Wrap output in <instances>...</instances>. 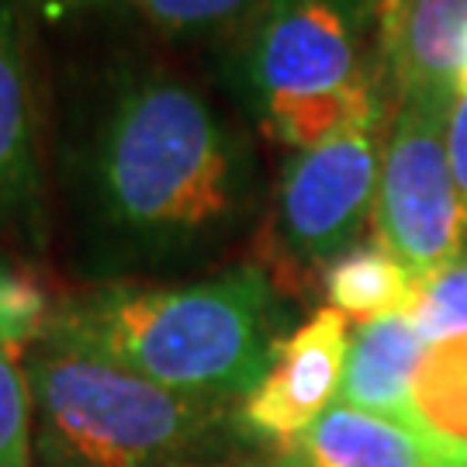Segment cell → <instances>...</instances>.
<instances>
[{
    "mask_svg": "<svg viewBox=\"0 0 467 467\" xmlns=\"http://www.w3.org/2000/svg\"><path fill=\"white\" fill-rule=\"evenodd\" d=\"M218 80L291 152L391 115L378 0H267L222 42Z\"/></svg>",
    "mask_w": 467,
    "mask_h": 467,
    "instance_id": "3957f363",
    "label": "cell"
},
{
    "mask_svg": "<svg viewBox=\"0 0 467 467\" xmlns=\"http://www.w3.org/2000/svg\"><path fill=\"white\" fill-rule=\"evenodd\" d=\"M73 270L87 284L212 274L260 215L250 135L198 84L121 56L73 98L59 135Z\"/></svg>",
    "mask_w": 467,
    "mask_h": 467,
    "instance_id": "6da1fadb",
    "label": "cell"
},
{
    "mask_svg": "<svg viewBox=\"0 0 467 467\" xmlns=\"http://www.w3.org/2000/svg\"><path fill=\"white\" fill-rule=\"evenodd\" d=\"M204 467H274L267 461V464H256V461H250V457H239V461H222V464H204Z\"/></svg>",
    "mask_w": 467,
    "mask_h": 467,
    "instance_id": "ffe728a7",
    "label": "cell"
},
{
    "mask_svg": "<svg viewBox=\"0 0 467 467\" xmlns=\"http://www.w3.org/2000/svg\"><path fill=\"white\" fill-rule=\"evenodd\" d=\"M422 467H467V440H453L426 430V461Z\"/></svg>",
    "mask_w": 467,
    "mask_h": 467,
    "instance_id": "d6986e66",
    "label": "cell"
},
{
    "mask_svg": "<svg viewBox=\"0 0 467 467\" xmlns=\"http://www.w3.org/2000/svg\"><path fill=\"white\" fill-rule=\"evenodd\" d=\"M422 353H426V339L419 336L409 312L360 322L350 333L336 405L405 422V426L422 422L412 401V384H416Z\"/></svg>",
    "mask_w": 467,
    "mask_h": 467,
    "instance_id": "30bf717a",
    "label": "cell"
},
{
    "mask_svg": "<svg viewBox=\"0 0 467 467\" xmlns=\"http://www.w3.org/2000/svg\"><path fill=\"white\" fill-rule=\"evenodd\" d=\"M350 347V318L316 308L281 339L264 381L239 405V422L253 443L284 447L312 430L339 401Z\"/></svg>",
    "mask_w": 467,
    "mask_h": 467,
    "instance_id": "ba28073f",
    "label": "cell"
},
{
    "mask_svg": "<svg viewBox=\"0 0 467 467\" xmlns=\"http://www.w3.org/2000/svg\"><path fill=\"white\" fill-rule=\"evenodd\" d=\"M409 316L416 322L419 336L426 339V347L467 333V246L457 260L416 284Z\"/></svg>",
    "mask_w": 467,
    "mask_h": 467,
    "instance_id": "5bb4252c",
    "label": "cell"
},
{
    "mask_svg": "<svg viewBox=\"0 0 467 467\" xmlns=\"http://www.w3.org/2000/svg\"><path fill=\"white\" fill-rule=\"evenodd\" d=\"M447 152H451L453 187H457V204H461L467 246V87L453 90L451 118H447Z\"/></svg>",
    "mask_w": 467,
    "mask_h": 467,
    "instance_id": "ac0fdd59",
    "label": "cell"
},
{
    "mask_svg": "<svg viewBox=\"0 0 467 467\" xmlns=\"http://www.w3.org/2000/svg\"><path fill=\"white\" fill-rule=\"evenodd\" d=\"M0 467H35L32 399L21 350L0 347Z\"/></svg>",
    "mask_w": 467,
    "mask_h": 467,
    "instance_id": "e0dca14e",
    "label": "cell"
},
{
    "mask_svg": "<svg viewBox=\"0 0 467 467\" xmlns=\"http://www.w3.org/2000/svg\"><path fill=\"white\" fill-rule=\"evenodd\" d=\"M52 301L46 291L0 253V347L25 350L42 336Z\"/></svg>",
    "mask_w": 467,
    "mask_h": 467,
    "instance_id": "2e32d148",
    "label": "cell"
},
{
    "mask_svg": "<svg viewBox=\"0 0 467 467\" xmlns=\"http://www.w3.org/2000/svg\"><path fill=\"white\" fill-rule=\"evenodd\" d=\"M451 94H395L374 198V239L422 284L464 253V222L447 152Z\"/></svg>",
    "mask_w": 467,
    "mask_h": 467,
    "instance_id": "5b68a950",
    "label": "cell"
},
{
    "mask_svg": "<svg viewBox=\"0 0 467 467\" xmlns=\"http://www.w3.org/2000/svg\"><path fill=\"white\" fill-rule=\"evenodd\" d=\"M21 368L35 467H204L253 447L239 405L170 391L94 353L38 336Z\"/></svg>",
    "mask_w": 467,
    "mask_h": 467,
    "instance_id": "277c9868",
    "label": "cell"
},
{
    "mask_svg": "<svg viewBox=\"0 0 467 467\" xmlns=\"http://www.w3.org/2000/svg\"><path fill=\"white\" fill-rule=\"evenodd\" d=\"M388 121L391 115L360 121L284 160L270 201V233L281 264L312 274L360 243L374 218Z\"/></svg>",
    "mask_w": 467,
    "mask_h": 467,
    "instance_id": "8992f818",
    "label": "cell"
},
{
    "mask_svg": "<svg viewBox=\"0 0 467 467\" xmlns=\"http://www.w3.org/2000/svg\"><path fill=\"white\" fill-rule=\"evenodd\" d=\"M378 32L395 94L453 98L467 49V0H378Z\"/></svg>",
    "mask_w": 467,
    "mask_h": 467,
    "instance_id": "9c48e42d",
    "label": "cell"
},
{
    "mask_svg": "<svg viewBox=\"0 0 467 467\" xmlns=\"http://www.w3.org/2000/svg\"><path fill=\"white\" fill-rule=\"evenodd\" d=\"M467 87V49H464V59H461V73H457V90Z\"/></svg>",
    "mask_w": 467,
    "mask_h": 467,
    "instance_id": "44dd1931",
    "label": "cell"
},
{
    "mask_svg": "<svg viewBox=\"0 0 467 467\" xmlns=\"http://www.w3.org/2000/svg\"><path fill=\"white\" fill-rule=\"evenodd\" d=\"M156 28L194 38H229L250 21L267 0H135Z\"/></svg>",
    "mask_w": 467,
    "mask_h": 467,
    "instance_id": "9a60e30c",
    "label": "cell"
},
{
    "mask_svg": "<svg viewBox=\"0 0 467 467\" xmlns=\"http://www.w3.org/2000/svg\"><path fill=\"white\" fill-rule=\"evenodd\" d=\"M412 401L430 430L467 440V333L426 347L412 384Z\"/></svg>",
    "mask_w": 467,
    "mask_h": 467,
    "instance_id": "4fadbf2b",
    "label": "cell"
},
{
    "mask_svg": "<svg viewBox=\"0 0 467 467\" xmlns=\"http://www.w3.org/2000/svg\"><path fill=\"white\" fill-rule=\"evenodd\" d=\"M49 235V173L38 132L28 21L17 0H0V243L42 256Z\"/></svg>",
    "mask_w": 467,
    "mask_h": 467,
    "instance_id": "52a82bcc",
    "label": "cell"
},
{
    "mask_svg": "<svg viewBox=\"0 0 467 467\" xmlns=\"http://www.w3.org/2000/svg\"><path fill=\"white\" fill-rule=\"evenodd\" d=\"M426 422H391L333 405L312 430L274 451V467H422Z\"/></svg>",
    "mask_w": 467,
    "mask_h": 467,
    "instance_id": "8fae6325",
    "label": "cell"
},
{
    "mask_svg": "<svg viewBox=\"0 0 467 467\" xmlns=\"http://www.w3.org/2000/svg\"><path fill=\"white\" fill-rule=\"evenodd\" d=\"M284 316L274 274L233 264L181 281L87 284L52 301L42 339L181 395L243 405L287 336Z\"/></svg>",
    "mask_w": 467,
    "mask_h": 467,
    "instance_id": "7a4b0ae2",
    "label": "cell"
},
{
    "mask_svg": "<svg viewBox=\"0 0 467 467\" xmlns=\"http://www.w3.org/2000/svg\"><path fill=\"white\" fill-rule=\"evenodd\" d=\"M322 291L329 298V308H336L339 316L374 322L409 312L416 298V281L388 246L368 239L322 270Z\"/></svg>",
    "mask_w": 467,
    "mask_h": 467,
    "instance_id": "7c38bea8",
    "label": "cell"
}]
</instances>
